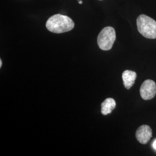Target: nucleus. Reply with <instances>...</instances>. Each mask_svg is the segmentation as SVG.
Segmentation results:
<instances>
[{"label":"nucleus","instance_id":"nucleus-1","mask_svg":"<svg viewBox=\"0 0 156 156\" xmlns=\"http://www.w3.org/2000/svg\"><path fill=\"white\" fill-rule=\"evenodd\" d=\"M74 22L69 17L61 14H56L48 20L46 23L47 29L51 33L61 34L72 30Z\"/></svg>","mask_w":156,"mask_h":156},{"label":"nucleus","instance_id":"nucleus-2","mask_svg":"<svg viewBox=\"0 0 156 156\" xmlns=\"http://www.w3.org/2000/svg\"><path fill=\"white\" fill-rule=\"evenodd\" d=\"M138 30L144 37L156 39V22L148 16L140 15L136 19Z\"/></svg>","mask_w":156,"mask_h":156},{"label":"nucleus","instance_id":"nucleus-3","mask_svg":"<svg viewBox=\"0 0 156 156\" xmlns=\"http://www.w3.org/2000/svg\"><path fill=\"white\" fill-rule=\"evenodd\" d=\"M116 40V32L112 27H106L101 31L97 38V43L101 50L111 49Z\"/></svg>","mask_w":156,"mask_h":156},{"label":"nucleus","instance_id":"nucleus-4","mask_svg":"<svg viewBox=\"0 0 156 156\" xmlns=\"http://www.w3.org/2000/svg\"><path fill=\"white\" fill-rule=\"evenodd\" d=\"M140 95L142 99L149 100L156 95V84L154 81L147 79L142 84L140 88Z\"/></svg>","mask_w":156,"mask_h":156},{"label":"nucleus","instance_id":"nucleus-5","mask_svg":"<svg viewBox=\"0 0 156 156\" xmlns=\"http://www.w3.org/2000/svg\"><path fill=\"white\" fill-rule=\"evenodd\" d=\"M135 136L140 143L145 145L151 140L152 136V130L149 126L142 125L136 130Z\"/></svg>","mask_w":156,"mask_h":156},{"label":"nucleus","instance_id":"nucleus-6","mask_svg":"<svg viewBox=\"0 0 156 156\" xmlns=\"http://www.w3.org/2000/svg\"><path fill=\"white\" fill-rule=\"evenodd\" d=\"M137 76L136 73L130 70H126L122 74L123 83L127 89H129L133 85Z\"/></svg>","mask_w":156,"mask_h":156},{"label":"nucleus","instance_id":"nucleus-7","mask_svg":"<svg viewBox=\"0 0 156 156\" xmlns=\"http://www.w3.org/2000/svg\"><path fill=\"white\" fill-rule=\"evenodd\" d=\"M116 105V101L113 98H108L101 104V113L104 115L111 113Z\"/></svg>","mask_w":156,"mask_h":156},{"label":"nucleus","instance_id":"nucleus-8","mask_svg":"<svg viewBox=\"0 0 156 156\" xmlns=\"http://www.w3.org/2000/svg\"><path fill=\"white\" fill-rule=\"evenodd\" d=\"M152 146H153V147L156 150V140H154L153 142V143H152Z\"/></svg>","mask_w":156,"mask_h":156},{"label":"nucleus","instance_id":"nucleus-9","mask_svg":"<svg viewBox=\"0 0 156 156\" xmlns=\"http://www.w3.org/2000/svg\"><path fill=\"white\" fill-rule=\"evenodd\" d=\"M78 2L80 4H82L83 3L82 1H80V0H78Z\"/></svg>","mask_w":156,"mask_h":156},{"label":"nucleus","instance_id":"nucleus-10","mask_svg":"<svg viewBox=\"0 0 156 156\" xmlns=\"http://www.w3.org/2000/svg\"><path fill=\"white\" fill-rule=\"evenodd\" d=\"M2 60H0V67H2Z\"/></svg>","mask_w":156,"mask_h":156}]
</instances>
